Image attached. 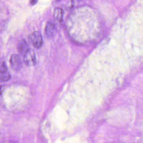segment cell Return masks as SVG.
I'll use <instances>...</instances> for the list:
<instances>
[{
	"instance_id": "obj_2",
	"label": "cell",
	"mask_w": 143,
	"mask_h": 143,
	"mask_svg": "<svg viewBox=\"0 0 143 143\" xmlns=\"http://www.w3.org/2000/svg\"><path fill=\"white\" fill-rule=\"evenodd\" d=\"M23 56L24 63L27 66H32L36 64V56L33 50L30 49Z\"/></svg>"
},
{
	"instance_id": "obj_8",
	"label": "cell",
	"mask_w": 143,
	"mask_h": 143,
	"mask_svg": "<svg viewBox=\"0 0 143 143\" xmlns=\"http://www.w3.org/2000/svg\"><path fill=\"white\" fill-rule=\"evenodd\" d=\"M0 71L1 72L8 71V69L6 65V62L3 59H0Z\"/></svg>"
},
{
	"instance_id": "obj_1",
	"label": "cell",
	"mask_w": 143,
	"mask_h": 143,
	"mask_svg": "<svg viewBox=\"0 0 143 143\" xmlns=\"http://www.w3.org/2000/svg\"><path fill=\"white\" fill-rule=\"evenodd\" d=\"M28 40L31 44L36 49L40 48L43 44L42 36L39 32H34L31 34Z\"/></svg>"
},
{
	"instance_id": "obj_10",
	"label": "cell",
	"mask_w": 143,
	"mask_h": 143,
	"mask_svg": "<svg viewBox=\"0 0 143 143\" xmlns=\"http://www.w3.org/2000/svg\"><path fill=\"white\" fill-rule=\"evenodd\" d=\"M1 94V87H0V95Z\"/></svg>"
},
{
	"instance_id": "obj_9",
	"label": "cell",
	"mask_w": 143,
	"mask_h": 143,
	"mask_svg": "<svg viewBox=\"0 0 143 143\" xmlns=\"http://www.w3.org/2000/svg\"><path fill=\"white\" fill-rule=\"evenodd\" d=\"M38 0H30V3L32 6H34L36 4Z\"/></svg>"
},
{
	"instance_id": "obj_5",
	"label": "cell",
	"mask_w": 143,
	"mask_h": 143,
	"mask_svg": "<svg viewBox=\"0 0 143 143\" xmlns=\"http://www.w3.org/2000/svg\"><path fill=\"white\" fill-rule=\"evenodd\" d=\"M56 32V28L54 24L50 22H48L45 30V33L46 36L49 38H52L55 36Z\"/></svg>"
},
{
	"instance_id": "obj_3",
	"label": "cell",
	"mask_w": 143,
	"mask_h": 143,
	"mask_svg": "<svg viewBox=\"0 0 143 143\" xmlns=\"http://www.w3.org/2000/svg\"><path fill=\"white\" fill-rule=\"evenodd\" d=\"M11 68L16 71H19L22 68V63L20 56L18 54H14L11 55L10 59Z\"/></svg>"
},
{
	"instance_id": "obj_6",
	"label": "cell",
	"mask_w": 143,
	"mask_h": 143,
	"mask_svg": "<svg viewBox=\"0 0 143 143\" xmlns=\"http://www.w3.org/2000/svg\"><path fill=\"white\" fill-rule=\"evenodd\" d=\"M53 17L58 22H62L63 17V11L62 9L60 8H55L54 11Z\"/></svg>"
},
{
	"instance_id": "obj_11",
	"label": "cell",
	"mask_w": 143,
	"mask_h": 143,
	"mask_svg": "<svg viewBox=\"0 0 143 143\" xmlns=\"http://www.w3.org/2000/svg\"><path fill=\"white\" fill-rule=\"evenodd\" d=\"M58 1H60V0H58Z\"/></svg>"
},
{
	"instance_id": "obj_7",
	"label": "cell",
	"mask_w": 143,
	"mask_h": 143,
	"mask_svg": "<svg viewBox=\"0 0 143 143\" xmlns=\"http://www.w3.org/2000/svg\"><path fill=\"white\" fill-rule=\"evenodd\" d=\"M11 76L8 71L1 72L0 71V82H6L11 79Z\"/></svg>"
},
{
	"instance_id": "obj_4",
	"label": "cell",
	"mask_w": 143,
	"mask_h": 143,
	"mask_svg": "<svg viewBox=\"0 0 143 143\" xmlns=\"http://www.w3.org/2000/svg\"><path fill=\"white\" fill-rule=\"evenodd\" d=\"M17 49L18 53L23 56L26 54L29 50L30 49L28 44L26 41L24 40H21L18 42L17 45Z\"/></svg>"
}]
</instances>
